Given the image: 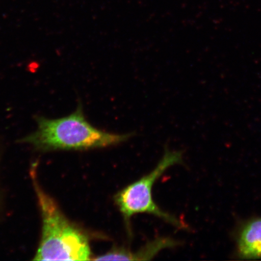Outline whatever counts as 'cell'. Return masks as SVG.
<instances>
[{"mask_svg": "<svg viewBox=\"0 0 261 261\" xmlns=\"http://www.w3.org/2000/svg\"><path fill=\"white\" fill-rule=\"evenodd\" d=\"M37 129L21 140L41 150H87L120 144L132 136L95 128L86 119L80 103L70 115L50 119L38 116Z\"/></svg>", "mask_w": 261, "mask_h": 261, "instance_id": "6da1fadb", "label": "cell"}, {"mask_svg": "<svg viewBox=\"0 0 261 261\" xmlns=\"http://www.w3.org/2000/svg\"><path fill=\"white\" fill-rule=\"evenodd\" d=\"M182 161L180 152L166 151L161 162L149 174L120 191L116 196L117 206L125 220L127 228L130 231V220L134 215L147 213L169 222L179 227H185L182 222L160 208L152 200L153 185L169 168Z\"/></svg>", "mask_w": 261, "mask_h": 261, "instance_id": "3957f363", "label": "cell"}, {"mask_svg": "<svg viewBox=\"0 0 261 261\" xmlns=\"http://www.w3.org/2000/svg\"><path fill=\"white\" fill-rule=\"evenodd\" d=\"M238 250L243 258L261 257V218L245 225L238 238Z\"/></svg>", "mask_w": 261, "mask_h": 261, "instance_id": "5b68a950", "label": "cell"}, {"mask_svg": "<svg viewBox=\"0 0 261 261\" xmlns=\"http://www.w3.org/2000/svg\"><path fill=\"white\" fill-rule=\"evenodd\" d=\"M34 168L31 174L42 218V236L34 260H89L88 237L67 219L39 184Z\"/></svg>", "mask_w": 261, "mask_h": 261, "instance_id": "7a4b0ae2", "label": "cell"}, {"mask_svg": "<svg viewBox=\"0 0 261 261\" xmlns=\"http://www.w3.org/2000/svg\"><path fill=\"white\" fill-rule=\"evenodd\" d=\"M175 242L170 239L161 238L152 241L142 248L139 252L132 253L122 248H115L106 254H102L95 258L96 260H149L155 256L160 251L166 247L174 246Z\"/></svg>", "mask_w": 261, "mask_h": 261, "instance_id": "277c9868", "label": "cell"}]
</instances>
